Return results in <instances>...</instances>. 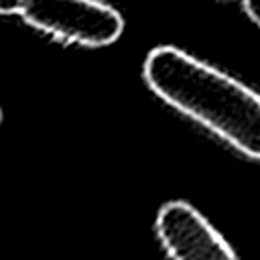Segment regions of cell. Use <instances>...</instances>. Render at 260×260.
<instances>
[{"label": "cell", "mask_w": 260, "mask_h": 260, "mask_svg": "<svg viewBox=\"0 0 260 260\" xmlns=\"http://www.w3.org/2000/svg\"><path fill=\"white\" fill-rule=\"evenodd\" d=\"M148 87L240 154L260 160V93L177 47H156L144 61Z\"/></svg>", "instance_id": "cell-1"}, {"label": "cell", "mask_w": 260, "mask_h": 260, "mask_svg": "<svg viewBox=\"0 0 260 260\" xmlns=\"http://www.w3.org/2000/svg\"><path fill=\"white\" fill-rule=\"evenodd\" d=\"M32 28L83 47H106L118 41L124 20L102 0H24L18 12Z\"/></svg>", "instance_id": "cell-2"}, {"label": "cell", "mask_w": 260, "mask_h": 260, "mask_svg": "<svg viewBox=\"0 0 260 260\" xmlns=\"http://www.w3.org/2000/svg\"><path fill=\"white\" fill-rule=\"evenodd\" d=\"M154 232L171 260H238L228 240L187 201L165 203Z\"/></svg>", "instance_id": "cell-3"}, {"label": "cell", "mask_w": 260, "mask_h": 260, "mask_svg": "<svg viewBox=\"0 0 260 260\" xmlns=\"http://www.w3.org/2000/svg\"><path fill=\"white\" fill-rule=\"evenodd\" d=\"M244 10L260 26V0H244Z\"/></svg>", "instance_id": "cell-4"}, {"label": "cell", "mask_w": 260, "mask_h": 260, "mask_svg": "<svg viewBox=\"0 0 260 260\" xmlns=\"http://www.w3.org/2000/svg\"><path fill=\"white\" fill-rule=\"evenodd\" d=\"M24 0H0V14H14L20 12Z\"/></svg>", "instance_id": "cell-5"}, {"label": "cell", "mask_w": 260, "mask_h": 260, "mask_svg": "<svg viewBox=\"0 0 260 260\" xmlns=\"http://www.w3.org/2000/svg\"><path fill=\"white\" fill-rule=\"evenodd\" d=\"M0 122H2V108H0Z\"/></svg>", "instance_id": "cell-6"}]
</instances>
